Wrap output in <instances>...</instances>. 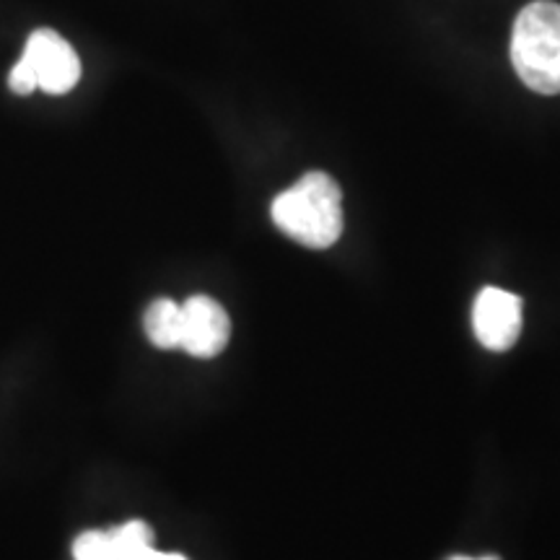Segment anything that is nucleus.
<instances>
[{"label": "nucleus", "mask_w": 560, "mask_h": 560, "mask_svg": "<svg viewBox=\"0 0 560 560\" xmlns=\"http://www.w3.org/2000/svg\"><path fill=\"white\" fill-rule=\"evenodd\" d=\"M450 560H501V558H495V556H482V558H467V556H454V558H450Z\"/></svg>", "instance_id": "nucleus-11"}, {"label": "nucleus", "mask_w": 560, "mask_h": 560, "mask_svg": "<svg viewBox=\"0 0 560 560\" xmlns=\"http://www.w3.org/2000/svg\"><path fill=\"white\" fill-rule=\"evenodd\" d=\"M112 552L115 560H132L143 550L153 548V529L145 522H125L120 527L109 529Z\"/></svg>", "instance_id": "nucleus-7"}, {"label": "nucleus", "mask_w": 560, "mask_h": 560, "mask_svg": "<svg viewBox=\"0 0 560 560\" xmlns=\"http://www.w3.org/2000/svg\"><path fill=\"white\" fill-rule=\"evenodd\" d=\"M9 86L13 94H32L34 89H37V79H34V70L30 68V62L21 58L16 66L11 68V75H9Z\"/></svg>", "instance_id": "nucleus-9"}, {"label": "nucleus", "mask_w": 560, "mask_h": 560, "mask_svg": "<svg viewBox=\"0 0 560 560\" xmlns=\"http://www.w3.org/2000/svg\"><path fill=\"white\" fill-rule=\"evenodd\" d=\"M132 560H187L185 556H179V552H161L156 548H149L143 550L140 556H136Z\"/></svg>", "instance_id": "nucleus-10"}, {"label": "nucleus", "mask_w": 560, "mask_h": 560, "mask_svg": "<svg viewBox=\"0 0 560 560\" xmlns=\"http://www.w3.org/2000/svg\"><path fill=\"white\" fill-rule=\"evenodd\" d=\"M73 560H115L109 529H89L75 537Z\"/></svg>", "instance_id": "nucleus-8"}, {"label": "nucleus", "mask_w": 560, "mask_h": 560, "mask_svg": "<svg viewBox=\"0 0 560 560\" xmlns=\"http://www.w3.org/2000/svg\"><path fill=\"white\" fill-rule=\"evenodd\" d=\"M231 338L229 314L210 296H190L182 304L179 348L195 359H213Z\"/></svg>", "instance_id": "nucleus-5"}, {"label": "nucleus", "mask_w": 560, "mask_h": 560, "mask_svg": "<svg viewBox=\"0 0 560 560\" xmlns=\"http://www.w3.org/2000/svg\"><path fill=\"white\" fill-rule=\"evenodd\" d=\"M516 75L537 94H560V5L535 0L516 16L511 34Z\"/></svg>", "instance_id": "nucleus-2"}, {"label": "nucleus", "mask_w": 560, "mask_h": 560, "mask_svg": "<svg viewBox=\"0 0 560 560\" xmlns=\"http://www.w3.org/2000/svg\"><path fill=\"white\" fill-rule=\"evenodd\" d=\"M37 79V89L47 94H68L81 79V60L73 47L52 30H37L26 39L24 55H21Z\"/></svg>", "instance_id": "nucleus-3"}, {"label": "nucleus", "mask_w": 560, "mask_h": 560, "mask_svg": "<svg viewBox=\"0 0 560 560\" xmlns=\"http://www.w3.org/2000/svg\"><path fill=\"white\" fill-rule=\"evenodd\" d=\"M342 192L330 174L310 172L272 200L276 226L310 249H327L342 234Z\"/></svg>", "instance_id": "nucleus-1"}, {"label": "nucleus", "mask_w": 560, "mask_h": 560, "mask_svg": "<svg viewBox=\"0 0 560 560\" xmlns=\"http://www.w3.org/2000/svg\"><path fill=\"white\" fill-rule=\"evenodd\" d=\"M145 335L161 350L179 348L182 335V304L172 299H156L143 317Z\"/></svg>", "instance_id": "nucleus-6"}, {"label": "nucleus", "mask_w": 560, "mask_h": 560, "mask_svg": "<svg viewBox=\"0 0 560 560\" xmlns=\"http://www.w3.org/2000/svg\"><path fill=\"white\" fill-rule=\"evenodd\" d=\"M472 327L488 350H509L522 332V299L503 289H482L472 306Z\"/></svg>", "instance_id": "nucleus-4"}]
</instances>
